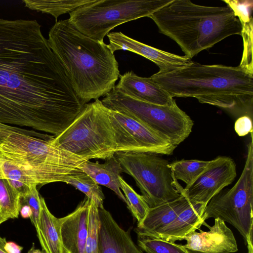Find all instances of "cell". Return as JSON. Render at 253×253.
I'll list each match as a JSON object with an SVG mask.
<instances>
[{
    "mask_svg": "<svg viewBox=\"0 0 253 253\" xmlns=\"http://www.w3.org/2000/svg\"><path fill=\"white\" fill-rule=\"evenodd\" d=\"M227 4L238 18L241 25L245 24L253 20L251 15L253 1L252 0H222Z\"/></svg>",
    "mask_w": 253,
    "mask_h": 253,
    "instance_id": "obj_30",
    "label": "cell"
},
{
    "mask_svg": "<svg viewBox=\"0 0 253 253\" xmlns=\"http://www.w3.org/2000/svg\"><path fill=\"white\" fill-rule=\"evenodd\" d=\"M149 17L190 59L229 36L241 35L242 29L229 7L201 5L189 0H172Z\"/></svg>",
    "mask_w": 253,
    "mask_h": 253,
    "instance_id": "obj_4",
    "label": "cell"
},
{
    "mask_svg": "<svg viewBox=\"0 0 253 253\" xmlns=\"http://www.w3.org/2000/svg\"><path fill=\"white\" fill-rule=\"evenodd\" d=\"M241 36L244 42L243 53L239 65L253 73V20L242 25Z\"/></svg>",
    "mask_w": 253,
    "mask_h": 253,
    "instance_id": "obj_29",
    "label": "cell"
},
{
    "mask_svg": "<svg viewBox=\"0 0 253 253\" xmlns=\"http://www.w3.org/2000/svg\"><path fill=\"white\" fill-rule=\"evenodd\" d=\"M42 253H45V252H44V251H43V252H42Z\"/></svg>",
    "mask_w": 253,
    "mask_h": 253,
    "instance_id": "obj_39",
    "label": "cell"
},
{
    "mask_svg": "<svg viewBox=\"0 0 253 253\" xmlns=\"http://www.w3.org/2000/svg\"><path fill=\"white\" fill-rule=\"evenodd\" d=\"M189 204L186 197L180 194L174 200L150 208L144 220L137 225L135 232L139 236L152 237L172 222Z\"/></svg>",
    "mask_w": 253,
    "mask_h": 253,
    "instance_id": "obj_19",
    "label": "cell"
},
{
    "mask_svg": "<svg viewBox=\"0 0 253 253\" xmlns=\"http://www.w3.org/2000/svg\"><path fill=\"white\" fill-rule=\"evenodd\" d=\"M107 111L114 135L116 152H144L167 155L173 153L176 147L143 124L118 111L108 108Z\"/></svg>",
    "mask_w": 253,
    "mask_h": 253,
    "instance_id": "obj_11",
    "label": "cell"
},
{
    "mask_svg": "<svg viewBox=\"0 0 253 253\" xmlns=\"http://www.w3.org/2000/svg\"><path fill=\"white\" fill-rule=\"evenodd\" d=\"M29 132L6 125L0 127V159L16 166L34 184L64 182L82 171L80 166L88 160L59 148L52 139L34 137Z\"/></svg>",
    "mask_w": 253,
    "mask_h": 253,
    "instance_id": "obj_5",
    "label": "cell"
},
{
    "mask_svg": "<svg viewBox=\"0 0 253 253\" xmlns=\"http://www.w3.org/2000/svg\"><path fill=\"white\" fill-rule=\"evenodd\" d=\"M80 169L98 185L104 186L112 190L121 200L126 204V199L121 190L119 178L123 169L119 162L114 156L106 159L103 164L86 160L81 164Z\"/></svg>",
    "mask_w": 253,
    "mask_h": 253,
    "instance_id": "obj_20",
    "label": "cell"
},
{
    "mask_svg": "<svg viewBox=\"0 0 253 253\" xmlns=\"http://www.w3.org/2000/svg\"><path fill=\"white\" fill-rule=\"evenodd\" d=\"M37 185H33L31 188L30 193L24 198H21V205H28L32 211L30 219L35 227L37 236L39 233V224L41 209L40 195L36 188Z\"/></svg>",
    "mask_w": 253,
    "mask_h": 253,
    "instance_id": "obj_31",
    "label": "cell"
},
{
    "mask_svg": "<svg viewBox=\"0 0 253 253\" xmlns=\"http://www.w3.org/2000/svg\"><path fill=\"white\" fill-rule=\"evenodd\" d=\"M234 128L240 136H244L253 132L252 119L246 115L238 118L235 123Z\"/></svg>",
    "mask_w": 253,
    "mask_h": 253,
    "instance_id": "obj_32",
    "label": "cell"
},
{
    "mask_svg": "<svg viewBox=\"0 0 253 253\" xmlns=\"http://www.w3.org/2000/svg\"><path fill=\"white\" fill-rule=\"evenodd\" d=\"M7 180L20 194L21 198H24L30 194L31 188L33 185H30L18 181Z\"/></svg>",
    "mask_w": 253,
    "mask_h": 253,
    "instance_id": "obj_33",
    "label": "cell"
},
{
    "mask_svg": "<svg viewBox=\"0 0 253 253\" xmlns=\"http://www.w3.org/2000/svg\"><path fill=\"white\" fill-rule=\"evenodd\" d=\"M138 245L146 253H188L182 245L156 238L138 236Z\"/></svg>",
    "mask_w": 253,
    "mask_h": 253,
    "instance_id": "obj_27",
    "label": "cell"
},
{
    "mask_svg": "<svg viewBox=\"0 0 253 253\" xmlns=\"http://www.w3.org/2000/svg\"><path fill=\"white\" fill-rule=\"evenodd\" d=\"M21 196L7 179L0 178V211L8 219L18 218Z\"/></svg>",
    "mask_w": 253,
    "mask_h": 253,
    "instance_id": "obj_25",
    "label": "cell"
},
{
    "mask_svg": "<svg viewBox=\"0 0 253 253\" xmlns=\"http://www.w3.org/2000/svg\"><path fill=\"white\" fill-rule=\"evenodd\" d=\"M150 78L172 98L194 97L235 117L253 118V73L240 65H204L192 61Z\"/></svg>",
    "mask_w": 253,
    "mask_h": 253,
    "instance_id": "obj_2",
    "label": "cell"
},
{
    "mask_svg": "<svg viewBox=\"0 0 253 253\" xmlns=\"http://www.w3.org/2000/svg\"><path fill=\"white\" fill-rule=\"evenodd\" d=\"M209 161L198 160H181L169 163L173 178L181 180L185 184L184 188L190 186L204 171Z\"/></svg>",
    "mask_w": 253,
    "mask_h": 253,
    "instance_id": "obj_23",
    "label": "cell"
},
{
    "mask_svg": "<svg viewBox=\"0 0 253 253\" xmlns=\"http://www.w3.org/2000/svg\"><path fill=\"white\" fill-rule=\"evenodd\" d=\"M208 231L199 230L189 233L182 246L188 253H234L238 251L237 241L232 230L225 222L214 218L212 226H207Z\"/></svg>",
    "mask_w": 253,
    "mask_h": 253,
    "instance_id": "obj_13",
    "label": "cell"
},
{
    "mask_svg": "<svg viewBox=\"0 0 253 253\" xmlns=\"http://www.w3.org/2000/svg\"><path fill=\"white\" fill-rule=\"evenodd\" d=\"M47 40L84 103L98 99L113 88L120 76L119 65L104 42L84 35L68 19L56 21Z\"/></svg>",
    "mask_w": 253,
    "mask_h": 253,
    "instance_id": "obj_3",
    "label": "cell"
},
{
    "mask_svg": "<svg viewBox=\"0 0 253 253\" xmlns=\"http://www.w3.org/2000/svg\"><path fill=\"white\" fill-rule=\"evenodd\" d=\"M6 242V239L0 235V253H7L4 249V245Z\"/></svg>",
    "mask_w": 253,
    "mask_h": 253,
    "instance_id": "obj_36",
    "label": "cell"
},
{
    "mask_svg": "<svg viewBox=\"0 0 253 253\" xmlns=\"http://www.w3.org/2000/svg\"><path fill=\"white\" fill-rule=\"evenodd\" d=\"M52 142L88 160L114 156L116 143L107 108L99 99L86 103L72 124Z\"/></svg>",
    "mask_w": 253,
    "mask_h": 253,
    "instance_id": "obj_6",
    "label": "cell"
},
{
    "mask_svg": "<svg viewBox=\"0 0 253 253\" xmlns=\"http://www.w3.org/2000/svg\"><path fill=\"white\" fill-rule=\"evenodd\" d=\"M41 209L37 236L45 253H64L61 233V220L48 210L45 200L40 197Z\"/></svg>",
    "mask_w": 253,
    "mask_h": 253,
    "instance_id": "obj_21",
    "label": "cell"
},
{
    "mask_svg": "<svg viewBox=\"0 0 253 253\" xmlns=\"http://www.w3.org/2000/svg\"><path fill=\"white\" fill-rule=\"evenodd\" d=\"M8 219L4 217L0 211V224L7 220Z\"/></svg>",
    "mask_w": 253,
    "mask_h": 253,
    "instance_id": "obj_38",
    "label": "cell"
},
{
    "mask_svg": "<svg viewBox=\"0 0 253 253\" xmlns=\"http://www.w3.org/2000/svg\"><path fill=\"white\" fill-rule=\"evenodd\" d=\"M42 252L43 251H41L39 249H36L35 248L34 244H33V246L27 253H42Z\"/></svg>",
    "mask_w": 253,
    "mask_h": 253,
    "instance_id": "obj_37",
    "label": "cell"
},
{
    "mask_svg": "<svg viewBox=\"0 0 253 253\" xmlns=\"http://www.w3.org/2000/svg\"><path fill=\"white\" fill-rule=\"evenodd\" d=\"M98 253H142L129 231L122 228L104 208L98 209Z\"/></svg>",
    "mask_w": 253,
    "mask_h": 253,
    "instance_id": "obj_15",
    "label": "cell"
},
{
    "mask_svg": "<svg viewBox=\"0 0 253 253\" xmlns=\"http://www.w3.org/2000/svg\"><path fill=\"white\" fill-rule=\"evenodd\" d=\"M85 104L37 21L0 18V123L56 136Z\"/></svg>",
    "mask_w": 253,
    "mask_h": 253,
    "instance_id": "obj_1",
    "label": "cell"
},
{
    "mask_svg": "<svg viewBox=\"0 0 253 253\" xmlns=\"http://www.w3.org/2000/svg\"><path fill=\"white\" fill-rule=\"evenodd\" d=\"M89 201L86 197L72 212L60 218L64 253L85 252Z\"/></svg>",
    "mask_w": 253,
    "mask_h": 253,
    "instance_id": "obj_17",
    "label": "cell"
},
{
    "mask_svg": "<svg viewBox=\"0 0 253 253\" xmlns=\"http://www.w3.org/2000/svg\"><path fill=\"white\" fill-rule=\"evenodd\" d=\"M23 247L13 242H7L4 245V249L7 253H21Z\"/></svg>",
    "mask_w": 253,
    "mask_h": 253,
    "instance_id": "obj_34",
    "label": "cell"
},
{
    "mask_svg": "<svg viewBox=\"0 0 253 253\" xmlns=\"http://www.w3.org/2000/svg\"><path fill=\"white\" fill-rule=\"evenodd\" d=\"M206 206L201 203L190 202L172 222L151 237L171 243L184 240L189 233L199 229L201 225H207L202 219Z\"/></svg>",
    "mask_w": 253,
    "mask_h": 253,
    "instance_id": "obj_18",
    "label": "cell"
},
{
    "mask_svg": "<svg viewBox=\"0 0 253 253\" xmlns=\"http://www.w3.org/2000/svg\"><path fill=\"white\" fill-rule=\"evenodd\" d=\"M98 209L97 205L90 200L88 207V231L84 253H98V236L100 227Z\"/></svg>",
    "mask_w": 253,
    "mask_h": 253,
    "instance_id": "obj_28",
    "label": "cell"
},
{
    "mask_svg": "<svg viewBox=\"0 0 253 253\" xmlns=\"http://www.w3.org/2000/svg\"><path fill=\"white\" fill-rule=\"evenodd\" d=\"M120 80L114 87L137 100L161 106H171L174 99L150 77H141L133 72L119 76Z\"/></svg>",
    "mask_w": 253,
    "mask_h": 253,
    "instance_id": "obj_16",
    "label": "cell"
},
{
    "mask_svg": "<svg viewBox=\"0 0 253 253\" xmlns=\"http://www.w3.org/2000/svg\"><path fill=\"white\" fill-rule=\"evenodd\" d=\"M108 109L125 114L143 124L176 147L192 131L194 122L176 102L161 106L130 97L114 87L101 100Z\"/></svg>",
    "mask_w": 253,
    "mask_h": 253,
    "instance_id": "obj_8",
    "label": "cell"
},
{
    "mask_svg": "<svg viewBox=\"0 0 253 253\" xmlns=\"http://www.w3.org/2000/svg\"><path fill=\"white\" fill-rule=\"evenodd\" d=\"M108 47L114 52L124 50L139 54L152 61L160 68V72H167L190 63L191 59L165 51L134 40L122 32H111L107 35Z\"/></svg>",
    "mask_w": 253,
    "mask_h": 253,
    "instance_id": "obj_14",
    "label": "cell"
},
{
    "mask_svg": "<svg viewBox=\"0 0 253 253\" xmlns=\"http://www.w3.org/2000/svg\"><path fill=\"white\" fill-rule=\"evenodd\" d=\"M114 156L119 162L123 172L133 178L142 196L150 208L180 197V194L173 186L168 161L158 154L118 151Z\"/></svg>",
    "mask_w": 253,
    "mask_h": 253,
    "instance_id": "obj_10",
    "label": "cell"
},
{
    "mask_svg": "<svg viewBox=\"0 0 253 253\" xmlns=\"http://www.w3.org/2000/svg\"><path fill=\"white\" fill-rule=\"evenodd\" d=\"M236 175L234 160L229 157L220 156L210 161L204 171L187 188H183L178 180L172 178L174 187L189 202L207 205L214 196L231 184Z\"/></svg>",
    "mask_w": 253,
    "mask_h": 253,
    "instance_id": "obj_12",
    "label": "cell"
},
{
    "mask_svg": "<svg viewBox=\"0 0 253 253\" xmlns=\"http://www.w3.org/2000/svg\"><path fill=\"white\" fill-rule=\"evenodd\" d=\"M248 144L245 164L238 181L229 189L222 190L207 204L202 219L219 218L234 226L242 236L248 253H253V139Z\"/></svg>",
    "mask_w": 253,
    "mask_h": 253,
    "instance_id": "obj_9",
    "label": "cell"
},
{
    "mask_svg": "<svg viewBox=\"0 0 253 253\" xmlns=\"http://www.w3.org/2000/svg\"><path fill=\"white\" fill-rule=\"evenodd\" d=\"M121 189L126 200V204L133 216L137 220V225L142 222L146 217L150 207L142 195L137 193L134 189L121 177H119Z\"/></svg>",
    "mask_w": 253,
    "mask_h": 253,
    "instance_id": "obj_26",
    "label": "cell"
},
{
    "mask_svg": "<svg viewBox=\"0 0 253 253\" xmlns=\"http://www.w3.org/2000/svg\"><path fill=\"white\" fill-rule=\"evenodd\" d=\"M172 0H92L69 13L71 23L84 35L101 42L117 26L149 17Z\"/></svg>",
    "mask_w": 253,
    "mask_h": 253,
    "instance_id": "obj_7",
    "label": "cell"
},
{
    "mask_svg": "<svg viewBox=\"0 0 253 253\" xmlns=\"http://www.w3.org/2000/svg\"><path fill=\"white\" fill-rule=\"evenodd\" d=\"M19 213L22 217L24 218H30L32 215V211L28 205L23 204L20 206Z\"/></svg>",
    "mask_w": 253,
    "mask_h": 253,
    "instance_id": "obj_35",
    "label": "cell"
},
{
    "mask_svg": "<svg viewBox=\"0 0 253 253\" xmlns=\"http://www.w3.org/2000/svg\"><path fill=\"white\" fill-rule=\"evenodd\" d=\"M92 0H24L26 7L53 16L56 20L61 15L70 13Z\"/></svg>",
    "mask_w": 253,
    "mask_h": 253,
    "instance_id": "obj_22",
    "label": "cell"
},
{
    "mask_svg": "<svg viewBox=\"0 0 253 253\" xmlns=\"http://www.w3.org/2000/svg\"><path fill=\"white\" fill-rule=\"evenodd\" d=\"M72 185L84 193L90 200L93 201L98 208L102 209L105 196L99 185L88 174L83 171L68 177L64 181Z\"/></svg>",
    "mask_w": 253,
    "mask_h": 253,
    "instance_id": "obj_24",
    "label": "cell"
}]
</instances>
